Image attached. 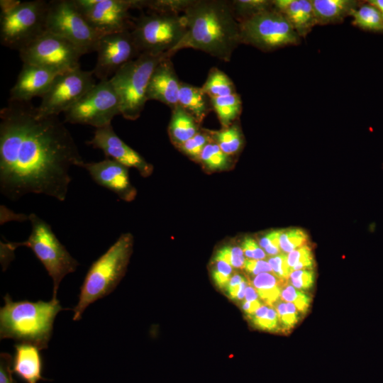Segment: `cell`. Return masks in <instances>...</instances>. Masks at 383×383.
<instances>
[{"mask_svg":"<svg viewBox=\"0 0 383 383\" xmlns=\"http://www.w3.org/2000/svg\"><path fill=\"white\" fill-rule=\"evenodd\" d=\"M0 192L17 201L28 194L66 199L71 167L84 162L57 116H40L30 102L0 111Z\"/></svg>","mask_w":383,"mask_h":383,"instance_id":"obj_1","label":"cell"},{"mask_svg":"<svg viewBox=\"0 0 383 383\" xmlns=\"http://www.w3.org/2000/svg\"><path fill=\"white\" fill-rule=\"evenodd\" d=\"M185 33L171 55L182 49L200 50L224 62L241 44L239 23L235 18L230 1L193 0L183 13Z\"/></svg>","mask_w":383,"mask_h":383,"instance_id":"obj_2","label":"cell"},{"mask_svg":"<svg viewBox=\"0 0 383 383\" xmlns=\"http://www.w3.org/2000/svg\"><path fill=\"white\" fill-rule=\"evenodd\" d=\"M0 309V338H9L21 343L45 349L52 336L57 314L62 308L57 299L36 302L13 301L9 294L4 297Z\"/></svg>","mask_w":383,"mask_h":383,"instance_id":"obj_3","label":"cell"},{"mask_svg":"<svg viewBox=\"0 0 383 383\" xmlns=\"http://www.w3.org/2000/svg\"><path fill=\"white\" fill-rule=\"evenodd\" d=\"M133 244V235L123 233L91 265L80 287L78 303L73 309L74 321L79 320L91 304L114 290L126 272Z\"/></svg>","mask_w":383,"mask_h":383,"instance_id":"obj_4","label":"cell"},{"mask_svg":"<svg viewBox=\"0 0 383 383\" xmlns=\"http://www.w3.org/2000/svg\"><path fill=\"white\" fill-rule=\"evenodd\" d=\"M28 219L31 224V232L28 239L20 243L1 242V257L11 261L10 256L13 257V251L19 246L30 248L52 278V299H57L62 279L67 274L74 272L79 262L57 239L48 223L33 213L28 216Z\"/></svg>","mask_w":383,"mask_h":383,"instance_id":"obj_5","label":"cell"},{"mask_svg":"<svg viewBox=\"0 0 383 383\" xmlns=\"http://www.w3.org/2000/svg\"><path fill=\"white\" fill-rule=\"evenodd\" d=\"M0 41L18 52L47 32L48 1L1 0Z\"/></svg>","mask_w":383,"mask_h":383,"instance_id":"obj_6","label":"cell"},{"mask_svg":"<svg viewBox=\"0 0 383 383\" xmlns=\"http://www.w3.org/2000/svg\"><path fill=\"white\" fill-rule=\"evenodd\" d=\"M170 53H140L123 65L110 79L120 100L121 115L128 120L140 117L145 108L147 89L151 76L157 65Z\"/></svg>","mask_w":383,"mask_h":383,"instance_id":"obj_7","label":"cell"},{"mask_svg":"<svg viewBox=\"0 0 383 383\" xmlns=\"http://www.w3.org/2000/svg\"><path fill=\"white\" fill-rule=\"evenodd\" d=\"M186 30L183 14L151 12L141 13L133 19L131 30L140 53L171 55L172 49Z\"/></svg>","mask_w":383,"mask_h":383,"instance_id":"obj_8","label":"cell"},{"mask_svg":"<svg viewBox=\"0 0 383 383\" xmlns=\"http://www.w3.org/2000/svg\"><path fill=\"white\" fill-rule=\"evenodd\" d=\"M241 43L270 52L301 43V38L274 7L239 23Z\"/></svg>","mask_w":383,"mask_h":383,"instance_id":"obj_9","label":"cell"},{"mask_svg":"<svg viewBox=\"0 0 383 383\" xmlns=\"http://www.w3.org/2000/svg\"><path fill=\"white\" fill-rule=\"evenodd\" d=\"M46 29L73 44L82 55L96 51L102 36L87 22L74 0L48 1Z\"/></svg>","mask_w":383,"mask_h":383,"instance_id":"obj_10","label":"cell"},{"mask_svg":"<svg viewBox=\"0 0 383 383\" xmlns=\"http://www.w3.org/2000/svg\"><path fill=\"white\" fill-rule=\"evenodd\" d=\"M118 115H121L120 100L110 79L97 82L64 113L66 122L95 128L111 124Z\"/></svg>","mask_w":383,"mask_h":383,"instance_id":"obj_11","label":"cell"},{"mask_svg":"<svg viewBox=\"0 0 383 383\" xmlns=\"http://www.w3.org/2000/svg\"><path fill=\"white\" fill-rule=\"evenodd\" d=\"M82 53L67 40L48 31L19 51L23 63L63 73L79 66Z\"/></svg>","mask_w":383,"mask_h":383,"instance_id":"obj_12","label":"cell"},{"mask_svg":"<svg viewBox=\"0 0 383 383\" xmlns=\"http://www.w3.org/2000/svg\"><path fill=\"white\" fill-rule=\"evenodd\" d=\"M96 84L93 71L77 67L59 74L37 107L40 116H57L74 105Z\"/></svg>","mask_w":383,"mask_h":383,"instance_id":"obj_13","label":"cell"},{"mask_svg":"<svg viewBox=\"0 0 383 383\" xmlns=\"http://www.w3.org/2000/svg\"><path fill=\"white\" fill-rule=\"evenodd\" d=\"M91 26L101 35L131 30L133 0H74Z\"/></svg>","mask_w":383,"mask_h":383,"instance_id":"obj_14","label":"cell"},{"mask_svg":"<svg viewBox=\"0 0 383 383\" xmlns=\"http://www.w3.org/2000/svg\"><path fill=\"white\" fill-rule=\"evenodd\" d=\"M96 52L97 59L92 71L99 81L110 79L123 65L140 54L131 30L102 35Z\"/></svg>","mask_w":383,"mask_h":383,"instance_id":"obj_15","label":"cell"},{"mask_svg":"<svg viewBox=\"0 0 383 383\" xmlns=\"http://www.w3.org/2000/svg\"><path fill=\"white\" fill-rule=\"evenodd\" d=\"M87 144L101 150L107 158L116 160L128 168L137 169L144 176L152 172V165L116 135L111 124L96 128L93 138Z\"/></svg>","mask_w":383,"mask_h":383,"instance_id":"obj_16","label":"cell"},{"mask_svg":"<svg viewBox=\"0 0 383 383\" xmlns=\"http://www.w3.org/2000/svg\"><path fill=\"white\" fill-rule=\"evenodd\" d=\"M85 169L97 184L115 193L121 199L130 201L135 195L131 184L128 167L110 158L99 162H84Z\"/></svg>","mask_w":383,"mask_h":383,"instance_id":"obj_17","label":"cell"},{"mask_svg":"<svg viewBox=\"0 0 383 383\" xmlns=\"http://www.w3.org/2000/svg\"><path fill=\"white\" fill-rule=\"evenodd\" d=\"M59 74L40 66L23 63L17 80L10 90L9 101L30 102L34 97L42 98Z\"/></svg>","mask_w":383,"mask_h":383,"instance_id":"obj_18","label":"cell"},{"mask_svg":"<svg viewBox=\"0 0 383 383\" xmlns=\"http://www.w3.org/2000/svg\"><path fill=\"white\" fill-rule=\"evenodd\" d=\"M180 83L171 58L162 60L150 79L147 89L148 101H158L171 109H174L179 104Z\"/></svg>","mask_w":383,"mask_h":383,"instance_id":"obj_19","label":"cell"},{"mask_svg":"<svg viewBox=\"0 0 383 383\" xmlns=\"http://www.w3.org/2000/svg\"><path fill=\"white\" fill-rule=\"evenodd\" d=\"M272 3L300 38H305L316 26L311 0H272Z\"/></svg>","mask_w":383,"mask_h":383,"instance_id":"obj_20","label":"cell"},{"mask_svg":"<svg viewBox=\"0 0 383 383\" xmlns=\"http://www.w3.org/2000/svg\"><path fill=\"white\" fill-rule=\"evenodd\" d=\"M12 372L26 383L47 380L42 376L43 360L40 350L32 345L18 343L14 345Z\"/></svg>","mask_w":383,"mask_h":383,"instance_id":"obj_21","label":"cell"},{"mask_svg":"<svg viewBox=\"0 0 383 383\" xmlns=\"http://www.w3.org/2000/svg\"><path fill=\"white\" fill-rule=\"evenodd\" d=\"M316 26L337 24L343 21L361 4L356 0H311Z\"/></svg>","mask_w":383,"mask_h":383,"instance_id":"obj_22","label":"cell"},{"mask_svg":"<svg viewBox=\"0 0 383 383\" xmlns=\"http://www.w3.org/2000/svg\"><path fill=\"white\" fill-rule=\"evenodd\" d=\"M178 103L188 111L199 123L213 111L210 97L201 87L181 82Z\"/></svg>","mask_w":383,"mask_h":383,"instance_id":"obj_23","label":"cell"},{"mask_svg":"<svg viewBox=\"0 0 383 383\" xmlns=\"http://www.w3.org/2000/svg\"><path fill=\"white\" fill-rule=\"evenodd\" d=\"M171 110L169 134L172 142L179 147L199 131V123L179 104Z\"/></svg>","mask_w":383,"mask_h":383,"instance_id":"obj_24","label":"cell"},{"mask_svg":"<svg viewBox=\"0 0 383 383\" xmlns=\"http://www.w3.org/2000/svg\"><path fill=\"white\" fill-rule=\"evenodd\" d=\"M211 104L223 128L231 126L242 112L243 104L240 96L236 92L230 95L211 97Z\"/></svg>","mask_w":383,"mask_h":383,"instance_id":"obj_25","label":"cell"},{"mask_svg":"<svg viewBox=\"0 0 383 383\" xmlns=\"http://www.w3.org/2000/svg\"><path fill=\"white\" fill-rule=\"evenodd\" d=\"M208 133L222 151L229 156L239 152L243 145V136L238 120L221 131H209Z\"/></svg>","mask_w":383,"mask_h":383,"instance_id":"obj_26","label":"cell"},{"mask_svg":"<svg viewBox=\"0 0 383 383\" xmlns=\"http://www.w3.org/2000/svg\"><path fill=\"white\" fill-rule=\"evenodd\" d=\"M201 89L210 98L236 93L235 87L231 79L216 67L209 70Z\"/></svg>","mask_w":383,"mask_h":383,"instance_id":"obj_27","label":"cell"},{"mask_svg":"<svg viewBox=\"0 0 383 383\" xmlns=\"http://www.w3.org/2000/svg\"><path fill=\"white\" fill-rule=\"evenodd\" d=\"M352 24L362 30L383 32V17L376 7L368 3H361L353 12Z\"/></svg>","mask_w":383,"mask_h":383,"instance_id":"obj_28","label":"cell"},{"mask_svg":"<svg viewBox=\"0 0 383 383\" xmlns=\"http://www.w3.org/2000/svg\"><path fill=\"white\" fill-rule=\"evenodd\" d=\"M193 0H133V9H147L151 12L183 14Z\"/></svg>","mask_w":383,"mask_h":383,"instance_id":"obj_29","label":"cell"},{"mask_svg":"<svg viewBox=\"0 0 383 383\" xmlns=\"http://www.w3.org/2000/svg\"><path fill=\"white\" fill-rule=\"evenodd\" d=\"M252 284L259 297L269 306H272L280 296L282 289L274 274H259L253 279Z\"/></svg>","mask_w":383,"mask_h":383,"instance_id":"obj_30","label":"cell"},{"mask_svg":"<svg viewBox=\"0 0 383 383\" xmlns=\"http://www.w3.org/2000/svg\"><path fill=\"white\" fill-rule=\"evenodd\" d=\"M230 4L239 23L273 8L272 0H233L230 1Z\"/></svg>","mask_w":383,"mask_h":383,"instance_id":"obj_31","label":"cell"},{"mask_svg":"<svg viewBox=\"0 0 383 383\" xmlns=\"http://www.w3.org/2000/svg\"><path fill=\"white\" fill-rule=\"evenodd\" d=\"M229 157L212 140L205 146L199 160L209 169L221 170L228 165Z\"/></svg>","mask_w":383,"mask_h":383,"instance_id":"obj_32","label":"cell"},{"mask_svg":"<svg viewBox=\"0 0 383 383\" xmlns=\"http://www.w3.org/2000/svg\"><path fill=\"white\" fill-rule=\"evenodd\" d=\"M287 262L292 270H311L314 266V260L311 248L303 245L287 255Z\"/></svg>","mask_w":383,"mask_h":383,"instance_id":"obj_33","label":"cell"},{"mask_svg":"<svg viewBox=\"0 0 383 383\" xmlns=\"http://www.w3.org/2000/svg\"><path fill=\"white\" fill-rule=\"evenodd\" d=\"M308 236L305 231L299 228L281 230L279 238L280 249L288 252L305 245Z\"/></svg>","mask_w":383,"mask_h":383,"instance_id":"obj_34","label":"cell"},{"mask_svg":"<svg viewBox=\"0 0 383 383\" xmlns=\"http://www.w3.org/2000/svg\"><path fill=\"white\" fill-rule=\"evenodd\" d=\"M211 141L212 139L207 131H199L194 136L181 145L179 148L187 155L199 159L202 150Z\"/></svg>","mask_w":383,"mask_h":383,"instance_id":"obj_35","label":"cell"},{"mask_svg":"<svg viewBox=\"0 0 383 383\" xmlns=\"http://www.w3.org/2000/svg\"><path fill=\"white\" fill-rule=\"evenodd\" d=\"M280 296L284 301L292 303L301 312H306L310 306V297L291 284L282 289Z\"/></svg>","mask_w":383,"mask_h":383,"instance_id":"obj_36","label":"cell"},{"mask_svg":"<svg viewBox=\"0 0 383 383\" xmlns=\"http://www.w3.org/2000/svg\"><path fill=\"white\" fill-rule=\"evenodd\" d=\"M278 318L283 327L290 329L297 323L299 317L296 306L291 302H279L276 306Z\"/></svg>","mask_w":383,"mask_h":383,"instance_id":"obj_37","label":"cell"},{"mask_svg":"<svg viewBox=\"0 0 383 383\" xmlns=\"http://www.w3.org/2000/svg\"><path fill=\"white\" fill-rule=\"evenodd\" d=\"M272 268L273 274L279 279H288L292 270L287 262V255L279 254L269 258L267 261Z\"/></svg>","mask_w":383,"mask_h":383,"instance_id":"obj_38","label":"cell"},{"mask_svg":"<svg viewBox=\"0 0 383 383\" xmlns=\"http://www.w3.org/2000/svg\"><path fill=\"white\" fill-rule=\"evenodd\" d=\"M289 279L294 287L305 290L312 287L315 275L311 270H296L291 273Z\"/></svg>","mask_w":383,"mask_h":383,"instance_id":"obj_39","label":"cell"},{"mask_svg":"<svg viewBox=\"0 0 383 383\" xmlns=\"http://www.w3.org/2000/svg\"><path fill=\"white\" fill-rule=\"evenodd\" d=\"M215 268L212 271V277L215 284L221 289L226 288L231 278L233 267L223 261H216Z\"/></svg>","mask_w":383,"mask_h":383,"instance_id":"obj_40","label":"cell"},{"mask_svg":"<svg viewBox=\"0 0 383 383\" xmlns=\"http://www.w3.org/2000/svg\"><path fill=\"white\" fill-rule=\"evenodd\" d=\"M280 234L281 230L273 231L263 236L260 240V245L265 249L268 255L275 256L280 253Z\"/></svg>","mask_w":383,"mask_h":383,"instance_id":"obj_41","label":"cell"},{"mask_svg":"<svg viewBox=\"0 0 383 383\" xmlns=\"http://www.w3.org/2000/svg\"><path fill=\"white\" fill-rule=\"evenodd\" d=\"M254 325L264 330L272 331L277 328L278 323V315L277 311L270 307L267 313L262 317H250Z\"/></svg>","mask_w":383,"mask_h":383,"instance_id":"obj_42","label":"cell"},{"mask_svg":"<svg viewBox=\"0 0 383 383\" xmlns=\"http://www.w3.org/2000/svg\"><path fill=\"white\" fill-rule=\"evenodd\" d=\"M13 357L6 353L0 355V383H17L13 377Z\"/></svg>","mask_w":383,"mask_h":383,"instance_id":"obj_43","label":"cell"},{"mask_svg":"<svg viewBox=\"0 0 383 383\" xmlns=\"http://www.w3.org/2000/svg\"><path fill=\"white\" fill-rule=\"evenodd\" d=\"M242 250L248 259L261 260L266 257L263 250L251 238H245L242 243Z\"/></svg>","mask_w":383,"mask_h":383,"instance_id":"obj_44","label":"cell"},{"mask_svg":"<svg viewBox=\"0 0 383 383\" xmlns=\"http://www.w3.org/2000/svg\"><path fill=\"white\" fill-rule=\"evenodd\" d=\"M244 267L247 272L254 275H257L264 272H272L269 262L262 260H245Z\"/></svg>","mask_w":383,"mask_h":383,"instance_id":"obj_45","label":"cell"},{"mask_svg":"<svg viewBox=\"0 0 383 383\" xmlns=\"http://www.w3.org/2000/svg\"><path fill=\"white\" fill-rule=\"evenodd\" d=\"M245 280L244 277L240 274H235L231 277L226 288L230 299H237L240 284Z\"/></svg>","mask_w":383,"mask_h":383,"instance_id":"obj_46","label":"cell"},{"mask_svg":"<svg viewBox=\"0 0 383 383\" xmlns=\"http://www.w3.org/2000/svg\"><path fill=\"white\" fill-rule=\"evenodd\" d=\"M232 260L231 266L235 268L244 267L245 259L242 248L239 247L231 248Z\"/></svg>","mask_w":383,"mask_h":383,"instance_id":"obj_47","label":"cell"},{"mask_svg":"<svg viewBox=\"0 0 383 383\" xmlns=\"http://www.w3.org/2000/svg\"><path fill=\"white\" fill-rule=\"evenodd\" d=\"M232 250L231 247H223L218 250L216 254L215 261H223L231 265Z\"/></svg>","mask_w":383,"mask_h":383,"instance_id":"obj_48","label":"cell"},{"mask_svg":"<svg viewBox=\"0 0 383 383\" xmlns=\"http://www.w3.org/2000/svg\"><path fill=\"white\" fill-rule=\"evenodd\" d=\"M262 306L259 300L245 301L244 300L242 304L243 311L249 316H252L256 311Z\"/></svg>","mask_w":383,"mask_h":383,"instance_id":"obj_49","label":"cell"},{"mask_svg":"<svg viewBox=\"0 0 383 383\" xmlns=\"http://www.w3.org/2000/svg\"><path fill=\"white\" fill-rule=\"evenodd\" d=\"M258 296H259L253 287L250 285L247 286L245 294V301H251L258 300Z\"/></svg>","mask_w":383,"mask_h":383,"instance_id":"obj_50","label":"cell"},{"mask_svg":"<svg viewBox=\"0 0 383 383\" xmlns=\"http://www.w3.org/2000/svg\"><path fill=\"white\" fill-rule=\"evenodd\" d=\"M367 1L376 7L383 17V0H368Z\"/></svg>","mask_w":383,"mask_h":383,"instance_id":"obj_51","label":"cell"}]
</instances>
